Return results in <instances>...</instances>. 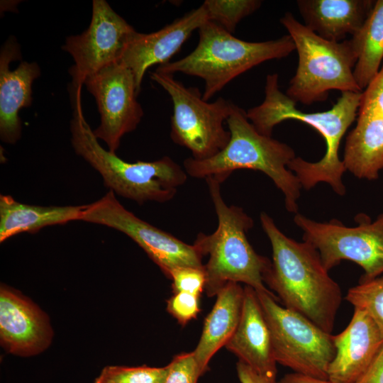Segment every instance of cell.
I'll use <instances>...</instances> for the list:
<instances>
[{"mask_svg":"<svg viewBox=\"0 0 383 383\" xmlns=\"http://www.w3.org/2000/svg\"><path fill=\"white\" fill-rule=\"evenodd\" d=\"M167 366L127 367L109 365L103 368L94 383H162Z\"/></svg>","mask_w":383,"mask_h":383,"instance_id":"484cf974","label":"cell"},{"mask_svg":"<svg viewBox=\"0 0 383 383\" xmlns=\"http://www.w3.org/2000/svg\"><path fill=\"white\" fill-rule=\"evenodd\" d=\"M205 179L218 218L216 231L199 233L194 243L203 257L209 256L204 265L206 295L216 296L228 282L244 283L256 292H270L263 277L271 260L257 254L246 235L254 226L252 218L241 207L227 205L218 179Z\"/></svg>","mask_w":383,"mask_h":383,"instance_id":"277c9868","label":"cell"},{"mask_svg":"<svg viewBox=\"0 0 383 383\" xmlns=\"http://www.w3.org/2000/svg\"><path fill=\"white\" fill-rule=\"evenodd\" d=\"M261 4L259 0H206L201 5L206 10L208 21L232 34L238 23L257 11Z\"/></svg>","mask_w":383,"mask_h":383,"instance_id":"cb8c5ba5","label":"cell"},{"mask_svg":"<svg viewBox=\"0 0 383 383\" xmlns=\"http://www.w3.org/2000/svg\"><path fill=\"white\" fill-rule=\"evenodd\" d=\"M335 355L328 369L333 383H351L370 365L383 345V334L363 310L355 308L348 326L333 335Z\"/></svg>","mask_w":383,"mask_h":383,"instance_id":"ac0fdd59","label":"cell"},{"mask_svg":"<svg viewBox=\"0 0 383 383\" xmlns=\"http://www.w3.org/2000/svg\"><path fill=\"white\" fill-rule=\"evenodd\" d=\"M199 297L190 293H174L167 301V310L179 324L185 326L200 312Z\"/></svg>","mask_w":383,"mask_h":383,"instance_id":"f1b7e54d","label":"cell"},{"mask_svg":"<svg viewBox=\"0 0 383 383\" xmlns=\"http://www.w3.org/2000/svg\"><path fill=\"white\" fill-rule=\"evenodd\" d=\"M277 383H333L328 379H318L293 372L286 374Z\"/></svg>","mask_w":383,"mask_h":383,"instance_id":"1f68e13d","label":"cell"},{"mask_svg":"<svg viewBox=\"0 0 383 383\" xmlns=\"http://www.w3.org/2000/svg\"><path fill=\"white\" fill-rule=\"evenodd\" d=\"M256 292L269 328L276 362L296 373L328 379V369L335 355L333 335L279 305L270 291Z\"/></svg>","mask_w":383,"mask_h":383,"instance_id":"9c48e42d","label":"cell"},{"mask_svg":"<svg viewBox=\"0 0 383 383\" xmlns=\"http://www.w3.org/2000/svg\"><path fill=\"white\" fill-rule=\"evenodd\" d=\"M350 40L357 57L354 78L362 91L379 72L383 59V0L374 1L363 24Z\"/></svg>","mask_w":383,"mask_h":383,"instance_id":"603a6c76","label":"cell"},{"mask_svg":"<svg viewBox=\"0 0 383 383\" xmlns=\"http://www.w3.org/2000/svg\"><path fill=\"white\" fill-rule=\"evenodd\" d=\"M172 281L173 293L186 292L200 296L205 291L204 267H183L174 270L170 277Z\"/></svg>","mask_w":383,"mask_h":383,"instance_id":"83f0119b","label":"cell"},{"mask_svg":"<svg viewBox=\"0 0 383 383\" xmlns=\"http://www.w3.org/2000/svg\"><path fill=\"white\" fill-rule=\"evenodd\" d=\"M280 23L292 38L299 61L286 94L296 103L310 105L327 99L328 91H362L353 70L357 57L350 40L324 39L299 22L291 12Z\"/></svg>","mask_w":383,"mask_h":383,"instance_id":"52a82bcc","label":"cell"},{"mask_svg":"<svg viewBox=\"0 0 383 383\" xmlns=\"http://www.w3.org/2000/svg\"><path fill=\"white\" fill-rule=\"evenodd\" d=\"M82 221L105 226L126 234L169 279L172 272L179 267H204L203 256L194 244H187L138 218L120 203L111 190L87 204Z\"/></svg>","mask_w":383,"mask_h":383,"instance_id":"8fae6325","label":"cell"},{"mask_svg":"<svg viewBox=\"0 0 383 383\" xmlns=\"http://www.w3.org/2000/svg\"><path fill=\"white\" fill-rule=\"evenodd\" d=\"M356 120L342 160L355 177L376 180L383 170V65L362 91Z\"/></svg>","mask_w":383,"mask_h":383,"instance_id":"5bb4252c","label":"cell"},{"mask_svg":"<svg viewBox=\"0 0 383 383\" xmlns=\"http://www.w3.org/2000/svg\"><path fill=\"white\" fill-rule=\"evenodd\" d=\"M21 58L20 48L13 38L6 41L0 52V138L15 144L21 136L19 111L32 104V84L40 75L38 65L22 61L10 70L11 62Z\"/></svg>","mask_w":383,"mask_h":383,"instance_id":"e0dca14e","label":"cell"},{"mask_svg":"<svg viewBox=\"0 0 383 383\" xmlns=\"http://www.w3.org/2000/svg\"><path fill=\"white\" fill-rule=\"evenodd\" d=\"M260 220L272 251L264 283L277 294L284 307L331 333L342 292L324 267L318 251L306 241L287 237L267 213L262 212Z\"/></svg>","mask_w":383,"mask_h":383,"instance_id":"7a4b0ae2","label":"cell"},{"mask_svg":"<svg viewBox=\"0 0 383 383\" xmlns=\"http://www.w3.org/2000/svg\"><path fill=\"white\" fill-rule=\"evenodd\" d=\"M72 99V148L99 173L106 187L139 204L148 201L165 203L174 198L178 187L187 181L184 169L167 156L152 162H129L105 150L84 116L81 96L77 95Z\"/></svg>","mask_w":383,"mask_h":383,"instance_id":"5b68a950","label":"cell"},{"mask_svg":"<svg viewBox=\"0 0 383 383\" xmlns=\"http://www.w3.org/2000/svg\"><path fill=\"white\" fill-rule=\"evenodd\" d=\"M231 133L226 146L205 160L192 157L184 161L187 175L194 178L213 177L221 183L237 170H253L267 175L284 196L286 209L298 213L301 186L288 165L296 157L289 145L260 133L248 119L246 111L235 105L226 121Z\"/></svg>","mask_w":383,"mask_h":383,"instance_id":"3957f363","label":"cell"},{"mask_svg":"<svg viewBox=\"0 0 383 383\" xmlns=\"http://www.w3.org/2000/svg\"><path fill=\"white\" fill-rule=\"evenodd\" d=\"M84 84L95 98L101 116L94 135L116 153L121 138L137 128L143 116L133 75L116 62L87 77Z\"/></svg>","mask_w":383,"mask_h":383,"instance_id":"4fadbf2b","label":"cell"},{"mask_svg":"<svg viewBox=\"0 0 383 383\" xmlns=\"http://www.w3.org/2000/svg\"><path fill=\"white\" fill-rule=\"evenodd\" d=\"M87 204L38 206L0 195V243L22 233H33L51 226L82 221Z\"/></svg>","mask_w":383,"mask_h":383,"instance_id":"7402d4cb","label":"cell"},{"mask_svg":"<svg viewBox=\"0 0 383 383\" xmlns=\"http://www.w3.org/2000/svg\"><path fill=\"white\" fill-rule=\"evenodd\" d=\"M207 21L206 10L201 5L157 31L135 33L119 62L132 72L138 94L148 69L169 62L192 33Z\"/></svg>","mask_w":383,"mask_h":383,"instance_id":"2e32d148","label":"cell"},{"mask_svg":"<svg viewBox=\"0 0 383 383\" xmlns=\"http://www.w3.org/2000/svg\"><path fill=\"white\" fill-rule=\"evenodd\" d=\"M136 32L105 0H94L88 28L79 35L67 37L62 47L74 61L69 70L72 93L81 91L89 75L119 62Z\"/></svg>","mask_w":383,"mask_h":383,"instance_id":"7c38bea8","label":"cell"},{"mask_svg":"<svg viewBox=\"0 0 383 383\" xmlns=\"http://www.w3.org/2000/svg\"><path fill=\"white\" fill-rule=\"evenodd\" d=\"M150 78L170 95L173 104L170 136L174 143L187 148L196 160L210 158L228 144L231 133L224 122L234 104L222 97L205 101L196 87H187L174 75L152 72Z\"/></svg>","mask_w":383,"mask_h":383,"instance_id":"ba28073f","label":"cell"},{"mask_svg":"<svg viewBox=\"0 0 383 383\" xmlns=\"http://www.w3.org/2000/svg\"><path fill=\"white\" fill-rule=\"evenodd\" d=\"M199 43L186 57L159 65L157 72L183 73L205 82L202 97L208 101L231 81L263 62L281 59L295 50L288 35L274 40L248 42L238 39L216 23L207 21L199 28Z\"/></svg>","mask_w":383,"mask_h":383,"instance_id":"8992f818","label":"cell"},{"mask_svg":"<svg viewBox=\"0 0 383 383\" xmlns=\"http://www.w3.org/2000/svg\"><path fill=\"white\" fill-rule=\"evenodd\" d=\"M345 299L355 308L365 311L383 334V276L360 282L349 289Z\"/></svg>","mask_w":383,"mask_h":383,"instance_id":"d4e9b609","label":"cell"},{"mask_svg":"<svg viewBox=\"0 0 383 383\" xmlns=\"http://www.w3.org/2000/svg\"><path fill=\"white\" fill-rule=\"evenodd\" d=\"M53 331L47 314L20 292L0 287V341L4 350L20 357L40 354L50 345Z\"/></svg>","mask_w":383,"mask_h":383,"instance_id":"9a60e30c","label":"cell"},{"mask_svg":"<svg viewBox=\"0 0 383 383\" xmlns=\"http://www.w3.org/2000/svg\"><path fill=\"white\" fill-rule=\"evenodd\" d=\"M243 296L244 288L237 282H228L216 294L194 350L202 374L207 371L212 357L233 335L240 321Z\"/></svg>","mask_w":383,"mask_h":383,"instance_id":"44dd1931","label":"cell"},{"mask_svg":"<svg viewBox=\"0 0 383 383\" xmlns=\"http://www.w3.org/2000/svg\"><path fill=\"white\" fill-rule=\"evenodd\" d=\"M355 221L357 226L348 227L336 219L321 223L299 213L294 217L303 231V240L318 251L328 271L349 260L363 269L360 282L368 281L383 273V212L373 222L364 215L357 216Z\"/></svg>","mask_w":383,"mask_h":383,"instance_id":"30bf717a","label":"cell"},{"mask_svg":"<svg viewBox=\"0 0 383 383\" xmlns=\"http://www.w3.org/2000/svg\"><path fill=\"white\" fill-rule=\"evenodd\" d=\"M351 383H383V345L370 365Z\"/></svg>","mask_w":383,"mask_h":383,"instance_id":"f546056e","label":"cell"},{"mask_svg":"<svg viewBox=\"0 0 383 383\" xmlns=\"http://www.w3.org/2000/svg\"><path fill=\"white\" fill-rule=\"evenodd\" d=\"M239 361L263 374H277L270 333L256 291L245 285L238 326L225 346Z\"/></svg>","mask_w":383,"mask_h":383,"instance_id":"d6986e66","label":"cell"},{"mask_svg":"<svg viewBox=\"0 0 383 383\" xmlns=\"http://www.w3.org/2000/svg\"><path fill=\"white\" fill-rule=\"evenodd\" d=\"M361 92H342L337 102L326 111L306 113L296 108V103L279 86L277 74H268L265 86L263 101L246 111L248 119L261 134L272 136L275 126L294 119L313 128L323 137L326 152L317 162H308L296 157L288 165L302 188L309 190L320 182L328 184L334 192L344 196L346 188L343 175L346 171L339 158L338 149L348 128L356 120Z\"/></svg>","mask_w":383,"mask_h":383,"instance_id":"6da1fadb","label":"cell"},{"mask_svg":"<svg viewBox=\"0 0 383 383\" xmlns=\"http://www.w3.org/2000/svg\"><path fill=\"white\" fill-rule=\"evenodd\" d=\"M236 371L240 383H277V374L260 373L245 363L239 361Z\"/></svg>","mask_w":383,"mask_h":383,"instance_id":"4dcf8cb0","label":"cell"},{"mask_svg":"<svg viewBox=\"0 0 383 383\" xmlns=\"http://www.w3.org/2000/svg\"><path fill=\"white\" fill-rule=\"evenodd\" d=\"M374 4V1L370 0L296 1L304 25L320 37L335 42L353 36Z\"/></svg>","mask_w":383,"mask_h":383,"instance_id":"ffe728a7","label":"cell"},{"mask_svg":"<svg viewBox=\"0 0 383 383\" xmlns=\"http://www.w3.org/2000/svg\"><path fill=\"white\" fill-rule=\"evenodd\" d=\"M167 368L162 383H198L203 375L194 351L175 355Z\"/></svg>","mask_w":383,"mask_h":383,"instance_id":"4316f807","label":"cell"}]
</instances>
